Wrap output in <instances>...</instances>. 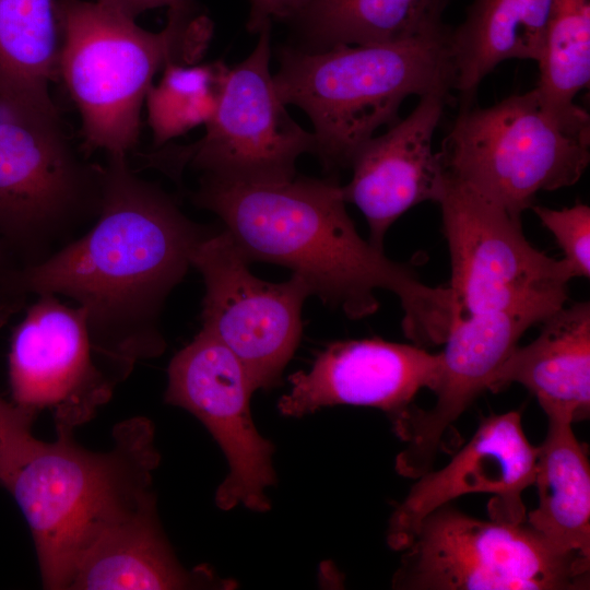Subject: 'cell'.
Masks as SVG:
<instances>
[{
  "mask_svg": "<svg viewBox=\"0 0 590 590\" xmlns=\"http://www.w3.org/2000/svg\"><path fill=\"white\" fill-rule=\"evenodd\" d=\"M535 322L508 311L456 316L439 352L440 375L428 410L411 405L391 420L405 444L396 458L398 474L417 479L430 471L448 429L489 384L497 369Z\"/></svg>",
  "mask_w": 590,
  "mask_h": 590,
  "instance_id": "9a60e30c",
  "label": "cell"
},
{
  "mask_svg": "<svg viewBox=\"0 0 590 590\" xmlns=\"http://www.w3.org/2000/svg\"><path fill=\"white\" fill-rule=\"evenodd\" d=\"M210 229L187 217L127 156L107 155L92 227L43 262L23 269L28 295L72 299L86 316L99 366L117 386L138 362L166 349L161 314Z\"/></svg>",
  "mask_w": 590,
  "mask_h": 590,
  "instance_id": "6da1fadb",
  "label": "cell"
},
{
  "mask_svg": "<svg viewBox=\"0 0 590 590\" xmlns=\"http://www.w3.org/2000/svg\"><path fill=\"white\" fill-rule=\"evenodd\" d=\"M437 203L457 316L508 311L541 323L565 305L571 279L562 260L529 243L521 216L447 175Z\"/></svg>",
  "mask_w": 590,
  "mask_h": 590,
  "instance_id": "9c48e42d",
  "label": "cell"
},
{
  "mask_svg": "<svg viewBox=\"0 0 590 590\" xmlns=\"http://www.w3.org/2000/svg\"><path fill=\"white\" fill-rule=\"evenodd\" d=\"M12 402L37 415L49 411L56 429L74 430L106 404L116 385L93 352L86 316L52 294L25 307L9 351Z\"/></svg>",
  "mask_w": 590,
  "mask_h": 590,
  "instance_id": "4fadbf2b",
  "label": "cell"
},
{
  "mask_svg": "<svg viewBox=\"0 0 590 590\" xmlns=\"http://www.w3.org/2000/svg\"><path fill=\"white\" fill-rule=\"evenodd\" d=\"M440 375L439 353L415 344L379 338L337 341L315 359L309 370L288 377L290 391L279 412L303 417L333 405L379 409L390 420L404 413L422 389L434 390Z\"/></svg>",
  "mask_w": 590,
  "mask_h": 590,
  "instance_id": "2e32d148",
  "label": "cell"
},
{
  "mask_svg": "<svg viewBox=\"0 0 590 590\" xmlns=\"http://www.w3.org/2000/svg\"><path fill=\"white\" fill-rule=\"evenodd\" d=\"M536 87L551 101L573 103L590 80V0H552Z\"/></svg>",
  "mask_w": 590,
  "mask_h": 590,
  "instance_id": "d4e9b609",
  "label": "cell"
},
{
  "mask_svg": "<svg viewBox=\"0 0 590 590\" xmlns=\"http://www.w3.org/2000/svg\"><path fill=\"white\" fill-rule=\"evenodd\" d=\"M23 269L0 238V329L26 307L30 295L24 287Z\"/></svg>",
  "mask_w": 590,
  "mask_h": 590,
  "instance_id": "4316f807",
  "label": "cell"
},
{
  "mask_svg": "<svg viewBox=\"0 0 590 590\" xmlns=\"http://www.w3.org/2000/svg\"><path fill=\"white\" fill-rule=\"evenodd\" d=\"M270 30L263 27L252 52L228 68L204 135L189 145L143 154L145 167L175 178L187 166L244 181H280L296 176L297 158L316 153V137L291 117L276 92L270 72Z\"/></svg>",
  "mask_w": 590,
  "mask_h": 590,
  "instance_id": "30bf717a",
  "label": "cell"
},
{
  "mask_svg": "<svg viewBox=\"0 0 590 590\" xmlns=\"http://www.w3.org/2000/svg\"><path fill=\"white\" fill-rule=\"evenodd\" d=\"M99 4L135 20L141 13L155 8L167 7L168 12L190 13L196 11L192 0H95Z\"/></svg>",
  "mask_w": 590,
  "mask_h": 590,
  "instance_id": "f546056e",
  "label": "cell"
},
{
  "mask_svg": "<svg viewBox=\"0 0 590 590\" xmlns=\"http://www.w3.org/2000/svg\"><path fill=\"white\" fill-rule=\"evenodd\" d=\"M541 224L555 237L570 279L590 276V208L575 203L560 210L532 205Z\"/></svg>",
  "mask_w": 590,
  "mask_h": 590,
  "instance_id": "484cf974",
  "label": "cell"
},
{
  "mask_svg": "<svg viewBox=\"0 0 590 590\" xmlns=\"http://www.w3.org/2000/svg\"><path fill=\"white\" fill-rule=\"evenodd\" d=\"M227 71L221 60L196 66L172 62L164 67L160 83L152 85L145 96L156 146L212 119Z\"/></svg>",
  "mask_w": 590,
  "mask_h": 590,
  "instance_id": "cb8c5ba5",
  "label": "cell"
},
{
  "mask_svg": "<svg viewBox=\"0 0 590 590\" xmlns=\"http://www.w3.org/2000/svg\"><path fill=\"white\" fill-rule=\"evenodd\" d=\"M104 165L75 151L60 116L0 97V238L24 268L97 217Z\"/></svg>",
  "mask_w": 590,
  "mask_h": 590,
  "instance_id": "52a82bcc",
  "label": "cell"
},
{
  "mask_svg": "<svg viewBox=\"0 0 590 590\" xmlns=\"http://www.w3.org/2000/svg\"><path fill=\"white\" fill-rule=\"evenodd\" d=\"M445 173L521 216L540 191L575 185L590 162V116L538 87L461 106L438 151Z\"/></svg>",
  "mask_w": 590,
  "mask_h": 590,
  "instance_id": "8992f818",
  "label": "cell"
},
{
  "mask_svg": "<svg viewBox=\"0 0 590 590\" xmlns=\"http://www.w3.org/2000/svg\"><path fill=\"white\" fill-rule=\"evenodd\" d=\"M552 0H472L464 20L450 28L453 90L470 105L481 82L509 59L539 61Z\"/></svg>",
  "mask_w": 590,
  "mask_h": 590,
  "instance_id": "ffe728a7",
  "label": "cell"
},
{
  "mask_svg": "<svg viewBox=\"0 0 590 590\" xmlns=\"http://www.w3.org/2000/svg\"><path fill=\"white\" fill-rule=\"evenodd\" d=\"M255 391L240 361L203 329L168 365L164 401L199 418L227 460L229 472L215 493L222 510L240 504L257 512L271 508L264 491L276 483L274 446L252 420Z\"/></svg>",
  "mask_w": 590,
  "mask_h": 590,
  "instance_id": "7c38bea8",
  "label": "cell"
},
{
  "mask_svg": "<svg viewBox=\"0 0 590 590\" xmlns=\"http://www.w3.org/2000/svg\"><path fill=\"white\" fill-rule=\"evenodd\" d=\"M60 0H0V97L60 116L50 96L59 76Z\"/></svg>",
  "mask_w": 590,
  "mask_h": 590,
  "instance_id": "7402d4cb",
  "label": "cell"
},
{
  "mask_svg": "<svg viewBox=\"0 0 590 590\" xmlns=\"http://www.w3.org/2000/svg\"><path fill=\"white\" fill-rule=\"evenodd\" d=\"M35 414L0 396V473L15 449L32 434Z\"/></svg>",
  "mask_w": 590,
  "mask_h": 590,
  "instance_id": "83f0119b",
  "label": "cell"
},
{
  "mask_svg": "<svg viewBox=\"0 0 590 590\" xmlns=\"http://www.w3.org/2000/svg\"><path fill=\"white\" fill-rule=\"evenodd\" d=\"M449 99L450 90L420 96L405 118L370 138L352 161L343 198L361 210L368 241L381 251L388 229L403 213L425 201L438 202L442 194L446 173L433 138Z\"/></svg>",
  "mask_w": 590,
  "mask_h": 590,
  "instance_id": "e0dca14e",
  "label": "cell"
},
{
  "mask_svg": "<svg viewBox=\"0 0 590 590\" xmlns=\"http://www.w3.org/2000/svg\"><path fill=\"white\" fill-rule=\"evenodd\" d=\"M249 263L225 229L211 232L191 256L205 287L202 329L240 361L256 390L270 389L298 346L311 293L296 274L271 283L253 275Z\"/></svg>",
  "mask_w": 590,
  "mask_h": 590,
  "instance_id": "8fae6325",
  "label": "cell"
},
{
  "mask_svg": "<svg viewBox=\"0 0 590 590\" xmlns=\"http://www.w3.org/2000/svg\"><path fill=\"white\" fill-rule=\"evenodd\" d=\"M54 441L31 435L0 473V484L23 514L45 589L64 590L76 559L101 535L156 511L153 472L161 456L146 417L113 429L103 452L79 445L74 430Z\"/></svg>",
  "mask_w": 590,
  "mask_h": 590,
  "instance_id": "3957f363",
  "label": "cell"
},
{
  "mask_svg": "<svg viewBox=\"0 0 590 590\" xmlns=\"http://www.w3.org/2000/svg\"><path fill=\"white\" fill-rule=\"evenodd\" d=\"M397 590H586L590 558L555 551L526 521L481 520L445 504L402 550Z\"/></svg>",
  "mask_w": 590,
  "mask_h": 590,
  "instance_id": "ba28073f",
  "label": "cell"
},
{
  "mask_svg": "<svg viewBox=\"0 0 590 590\" xmlns=\"http://www.w3.org/2000/svg\"><path fill=\"white\" fill-rule=\"evenodd\" d=\"M451 0H310L292 20L305 50L408 40L446 26Z\"/></svg>",
  "mask_w": 590,
  "mask_h": 590,
  "instance_id": "603a6c76",
  "label": "cell"
},
{
  "mask_svg": "<svg viewBox=\"0 0 590 590\" xmlns=\"http://www.w3.org/2000/svg\"><path fill=\"white\" fill-rule=\"evenodd\" d=\"M538 447L522 426L521 414L509 411L483 418L470 440L441 469L422 474L390 516L387 543L402 551L422 519L460 496L492 494L491 519L526 521L523 492L533 485Z\"/></svg>",
  "mask_w": 590,
  "mask_h": 590,
  "instance_id": "5bb4252c",
  "label": "cell"
},
{
  "mask_svg": "<svg viewBox=\"0 0 590 590\" xmlns=\"http://www.w3.org/2000/svg\"><path fill=\"white\" fill-rule=\"evenodd\" d=\"M538 446L534 485L539 503L526 523L555 551L590 558V464L567 417L547 416Z\"/></svg>",
  "mask_w": 590,
  "mask_h": 590,
  "instance_id": "44dd1931",
  "label": "cell"
},
{
  "mask_svg": "<svg viewBox=\"0 0 590 590\" xmlns=\"http://www.w3.org/2000/svg\"><path fill=\"white\" fill-rule=\"evenodd\" d=\"M539 335L517 346L492 378L496 392L519 384L538 400L546 416L573 423L590 414V304L563 306L542 322Z\"/></svg>",
  "mask_w": 590,
  "mask_h": 590,
  "instance_id": "ac0fdd59",
  "label": "cell"
},
{
  "mask_svg": "<svg viewBox=\"0 0 590 590\" xmlns=\"http://www.w3.org/2000/svg\"><path fill=\"white\" fill-rule=\"evenodd\" d=\"M59 19V76L81 115L86 157L96 150L127 156L153 76L172 62H197L212 35L211 20L196 12H168L153 33L96 1L60 0Z\"/></svg>",
  "mask_w": 590,
  "mask_h": 590,
  "instance_id": "5b68a950",
  "label": "cell"
},
{
  "mask_svg": "<svg viewBox=\"0 0 590 590\" xmlns=\"http://www.w3.org/2000/svg\"><path fill=\"white\" fill-rule=\"evenodd\" d=\"M449 34L446 25L402 42L280 49L276 92L309 117L326 169L351 167L377 129L399 120L406 97L453 90Z\"/></svg>",
  "mask_w": 590,
  "mask_h": 590,
  "instance_id": "277c9868",
  "label": "cell"
},
{
  "mask_svg": "<svg viewBox=\"0 0 590 590\" xmlns=\"http://www.w3.org/2000/svg\"><path fill=\"white\" fill-rule=\"evenodd\" d=\"M206 566L185 568L167 541L157 514L115 528L75 562L67 589L167 590L233 589Z\"/></svg>",
  "mask_w": 590,
  "mask_h": 590,
  "instance_id": "d6986e66",
  "label": "cell"
},
{
  "mask_svg": "<svg viewBox=\"0 0 590 590\" xmlns=\"http://www.w3.org/2000/svg\"><path fill=\"white\" fill-rule=\"evenodd\" d=\"M310 0H250L247 28L259 33L273 21L293 19Z\"/></svg>",
  "mask_w": 590,
  "mask_h": 590,
  "instance_id": "f1b7e54d",
  "label": "cell"
},
{
  "mask_svg": "<svg viewBox=\"0 0 590 590\" xmlns=\"http://www.w3.org/2000/svg\"><path fill=\"white\" fill-rule=\"evenodd\" d=\"M192 201L221 219L250 263L291 269L311 295L350 319L375 314L376 291H389L400 300L403 332L413 344L444 343L456 316L450 288L423 283L362 238L337 179L244 181L203 174Z\"/></svg>",
  "mask_w": 590,
  "mask_h": 590,
  "instance_id": "7a4b0ae2",
  "label": "cell"
}]
</instances>
